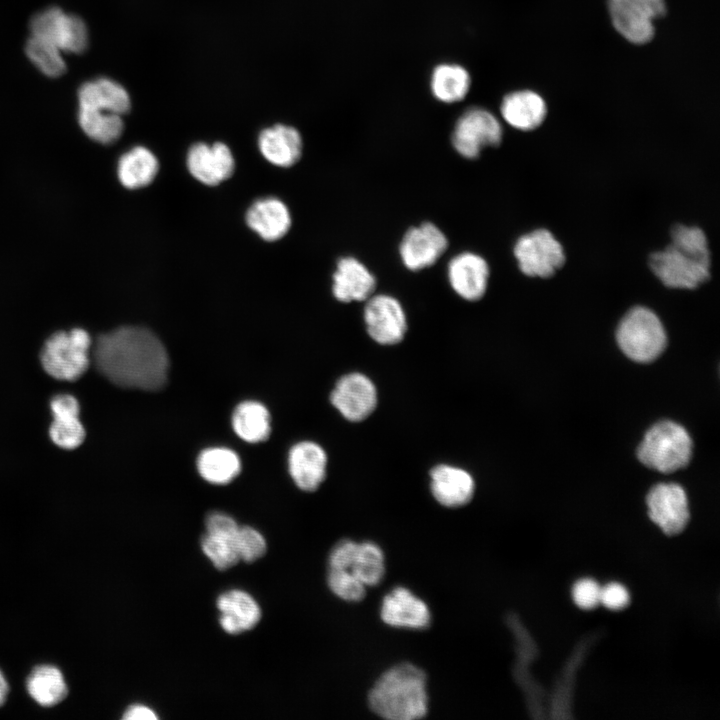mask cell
<instances>
[{
  "mask_svg": "<svg viewBox=\"0 0 720 720\" xmlns=\"http://www.w3.org/2000/svg\"><path fill=\"white\" fill-rule=\"evenodd\" d=\"M93 358L99 372L123 388L157 390L167 380L166 349L143 327L123 326L99 336Z\"/></svg>",
  "mask_w": 720,
  "mask_h": 720,
  "instance_id": "1",
  "label": "cell"
},
{
  "mask_svg": "<svg viewBox=\"0 0 720 720\" xmlns=\"http://www.w3.org/2000/svg\"><path fill=\"white\" fill-rule=\"evenodd\" d=\"M653 274L667 287L694 289L710 278V252L705 233L698 227L675 225L671 243L649 258Z\"/></svg>",
  "mask_w": 720,
  "mask_h": 720,
  "instance_id": "2",
  "label": "cell"
},
{
  "mask_svg": "<svg viewBox=\"0 0 720 720\" xmlns=\"http://www.w3.org/2000/svg\"><path fill=\"white\" fill-rule=\"evenodd\" d=\"M425 672L411 663H400L383 672L368 694L370 709L389 720H416L428 712Z\"/></svg>",
  "mask_w": 720,
  "mask_h": 720,
  "instance_id": "3",
  "label": "cell"
},
{
  "mask_svg": "<svg viewBox=\"0 0 720 720\" xmlns=\"http://www.w3.org/2000/svg\"><path fill=\"white\" fill-rule=\"evenodd\" d=\"M692 454L688 432L672 421L653 425L639 445L637 456L647 467L662 473H672L685 467Z\"/></svg>",
  "mask_w": 720,
  "mask_h": 720,
  "instance_id": "4",
  "label": "cell"
},
{
  "mask_svg": "<svg viewBox=\"0 0 720 720\" xmlns=\"http://www.w3.org/2000/svg\"><path fill=\"white\" fill-rule=\"evenodd\" d=\"M616 338L620 349L630 359L648 363L665 349L667 337L658 316L650 309L636 306L619 323Z\"/></svg>",
  "mask_w": 720,
  "mask_h": 720,
  "instance_id": "5",
  "label": "cell"
},
{
  "mask_svg": "<svg viewBox=\"0 0 720 720\" xmlns=\"http://www.w3.org/2000/svg\"><path fill=\"white\" fill-rule=\"evenodd\" d=\"M91 338L82 328L51 335L41 350V364L53 378L74 381L88 369Z\"/></svg>",
  "mask_w": 720,
  "mask_h": 720,
  "instance_id": "6",
  "label": "cell"
},
{
  "mask_svg": "<svg viewBox=\"0 0 720 720\" xmlns=\"http://www.w3.org/2000/svg\"><path fill=\"white\" fill-rule=\"evenodd\" d=\"M513 253L520 271L528 277H551L565 262L561 243L546 229L522 235Z\"/></svg>",
  "mask_w": 720,
  "mask_h": 720,
  "instance_id": "7",
  "label": "cell"
},
{
  "mask_svg": "<svg viewBox=\"0 0 720 720\" xmlns=\"http://www.w3.org/2000/svg\"><path fill=\"white\" fill-rule=\"evenodd\" d=\"M30 36L42 40L61 53H81L88 44V30L82 19L55 7L32 18Z\"/></svg>",
  "mask_w": 720,
  "mask_h": 720,
  "instance_id": "8",
  "label": "cell"
},
{
  "mask_svg": "<svg viewBox=\"0 0 720 720\" xmlns=\"http://www.w3.org/2000/svg\"><path fill=\"white\" fill-rule=\"evenodd\" d=\"M503 130L499 120L488 110L469 108L455 123L451 142L458 154L476 159L485 147H496L502 141Z\"/></svg>",
  "mask_w": 720,
  "mask_h": 720,
  "instance_id": "9",
  "label": "cell"
},
{
  "mask_svg": "<svg viewBox=\"0 0 720 720\" xmlns=\"http://www.w3.org/2000/svg\"><path fill=\"white\" fill-rule=\"evenodd\" d=\"M664 0H609L615 29L628 41L644 44L654 35L653 21L664 15Z\"/></svg>",
  "mask_w": 720,
  "mask_h": 720,
  "instance_id": "10",
  "label": "cell"
},
{
  "mask_svg": "<svg viewBox=\"0 0 720 720\" xmlns=\"http://www.w3.org/2000/svg\"><path fill=\"white\" fill-rule=\"evenodd\" d=\"M366 301L364 321L370 337L382 345L401 342L407 331V319L401 303L386 294L372 295Z\"/></svg>",
  "mask_w": 720,
  "mask_h": 720,
  "instance_id": "11",
  "label": "cell"
},
{
  "mask_svg": "<svg viewBox=\"0 0 720 720\" xmlns=\"http://www.w3.org/2000/svg\"><path fill=\"white\" fill-rule=\"evenodd\" d=\"M448 247L443 231L431 222L411 227L404 234L399 253L404 266L419 271L434 265Z\"/></svg>",
  "mask_w": 720,
  "mask_h": 720,
  "instance_id": "12",
  "label": "cell"
},
{
  "mask_svg": "<svg viewBox=\"0 0 720 720\" xmlns=\"http://www.w3.org/2000/svg\"><path fill=\"white\" fill-rule=\"evenodd\" d=\"M330 401L345 419L359 422L366 419L376 408L377 390L364 374L350 373L338 380L330 395Z\"/></svg>",
  "mask_w": 720,
  "mask_h": 720,
  "instance_id": "13",
  "label": "cell"
},
{
  "mask_svg": "<svg viewBox=\"0 0 720 720\" xmlns=\"http://www.w3.org/2000/svg\"><path fill=\"white\" fill-rule=\"evenodd\" d=\"M649 516L666 534L680 533L689 519L687 496L676 483H660L647 495Z\"/></svg>",
  "mask_w": 720,
  "mask_h": 720,
  "instance_id": "14",
  "label": "cell"
},
{
  "mask_svg": "<svg viewBox=\"0 0 720 720\" xmlns=\"http://www.w3.org/2000/svg\"><path fill=\"white\" fill-rule=\"evenodd\" d=\"M380 617L388 626L422 630L431 623L428 605L409 589L398 586L382 600Z\"/></svg>",
  "mask_w": 720,
  "mask_h": 720,
  "instance_id": "15",
  "label": "cell"
},
{
  "mask_svg": "<svg viewBox=\"0 0 720 720\" xmlns=\"http://www.w3.org/2000/svg\"><path fill=\"white\" fill-rule=\"evenodd\" d=\"M186 164L190 174L201 183L218 185L234 171L235 162L229 147L224 143H196L187 153Z\"/></svg>",
  "mask_w": 720,
  "mask_h": 720,
  "instance_id": "16",
  "label": "cell"
},
{
  "mask_svg": "<svg viewBox=\"0 0 720 720\" xmlns=\"http://www.w3.org/2000/svg\"><path fill=\"white\" fill-rule=\"evenodd\" d=\"M447 275L456 294L467 301H477L486 293L490 270L482 256L462 252L449 261Z\"/></svg>",
  "mask_w": 720,
  "mask_h": 720,
  "instance_id": "17",
  "label": "cell"
},
{
  "mask_svg": "<svg viewBox=\"0 0 720 720\" xmlns=\"http://www.w3.org/2000/svg\"><path fill=\"white\" fill-rule=\"evenodd\" d=\"M332 282L334 297L344 303L366 301L376 287V278L371 271L351 256L338 260Z\"/></svg>",
  "mask_w": 720,
  "mask_h": 720,
  "instance_id": "18",
  "label": "cell"
},
{
  "mask_svg": "<svg viewBox=\"0 0 720 720\" xmlns=\"http://www.w3.org/2000/svg\"><path fill=\"white\" fill-rule=\"evenodd\" d=\"M431 491L436 501L456 508L469 503L475 490L474 479L466 470L447 464L435 466L431 472Z\"/></svg>",
  "mask_w": 720,
  "mask_h": 720,
  "instance_id": "19",
  "label": "cell"
},
{
  "mask_svg": "<svg viewBox=\"0 0 720 720\" xmlns=\"http://www.w3.org/2000/svg\"><path fill=\"white\" fill-rule=\"evenodd\" d=\"M288 464L295 484L304 491H314L325 479L327 455L317 443L302 441L291 448Z\"/></svg>",
  "mask_w": 720,
  "mask_h": 720,
  "instance_id": "20",
  "label": "cell"
},
{
  "mask_svg": "<svg viewBox=\"0 0 720 720\" xmlns=\"http://www.w3.org/2000/svg\"><path fill=\"white\" fill-rule=\"evenodd\" d=\"M219 623L228 634H240L254 628L261 618L257 601L246 591L232 589L217 598Z\"/></svg>",
  "mask_w": 720,
  "mask_h": 720,
  "instance_id": "21",
  "label": "cell"
},
{
  "mask_svg": "<svg viewBox=\"0 0 720 720\" xmlns=\"http://www.w3.org/2000/svg\"><path fill=\"white\" fill-rule=\"evenodd\" d=\"M302 138L293 127L278 124L264 129L258 138L263 157L279 167L294 165L302 154Z\"/></svg>",
  "mask_w": 720,
  "mask_h": 720,
  "instance_id": "22",
  "label": "cell"
},
{
  "mask_svg": "<svg viewBox=\"0 0 720 720\" xmlns=\"http://www.w3.org/2000/svg\"><path fill=\"white\" fill-rule=\"evenodd\" d=\"M500 111L505 122L511 127L530 131L543 123L547 108L544 99L536 92L519 90L503 98Z\"/></svg>",
  "mask_w": 720,
  "mask_h": 720,
  "instance_id": "23",
  "label": "cell"
},
{
  "mask_svg": "<svg viewBox=\"0 0 720 720\" xmlns=\"http://www.w3.org/2000/svg\"><path fill=\"white\" fill-rule=\"evenodd\" d=\"M247 225L266 241L282 238L289 230L291 217L287 206L274 197L255 201L246 213Z\"/></svg>",
  "mask_w": 720,
  "mask_h": 720,
  "instance_id": "24",
  "label": "cell"
},
{
  "mask_svg": "<svg viewBox=\"0 0 720 720\" xmlns=\"http://www.w3.org/2000/svg\"><path fill=\"white\" fill-rule=\"evenodd\" d=\"M130 104L127 91L110 79L87 82L79 90V108L82 109L122 116L129 111Z\"/></svg>",
  "mask_w": 720,
  "mask_h": 720,
  "instance_id": "25",
  "label": "cell"
},
{
  "mask_svg": "<svg viewBox=\"0 0 720 720\" xmlns=\"http://www.w3.org/2000/svg\"><path fill=\"white\" fill-rule=\"evenodd\" d=\"M26 689L30 697L44 707L59 704L68 692L63 673L51 664L35 666L27 677Z\"/></svg>",
  "mask_w": 720,
  "mask_h": 720,
  "instance_id": "26",
  "label": "cell"
},
{
  "mask_svg": "<svg viewBox=\"0 0 720 720\" xmlns=\"http://www.w3.org/2000/svg\"><path fill=\"white\" fill-rule=\"evenodd\" d=\"M159 163L155 155L143 146H136L124 153L118 161V178L128 189L149 185L157 175Z\"/></svg>",
  "mask_w": 720,
  "mask_h": 720,
  "instance_id": "27",
  "label": "cell"
},
{
  "mask_svg": "<svg viewBox=\"0 0 720 720\" xmlns=\"http://www.w3.org/2000/svg\"><path fill=\"white\" fill-rule=\"evenodd\" d=\"M235 433L244 441L257 443L270 434V414L267 408L256 401L240 403L232 415Z\"/></svg>",
  "mask_w": 720,
  "mask_h": 720,
  "instance_id": "28",
  "label": "cell"
},
{
  "mask_svg": "<svg viewBox=\"0 0 720 720\" xmlns=\"http://www.w3.org/2000/svg\"><path fill=\"white\" fill-rule=\"evenodd\" d=\"M199 474L206 481L223 485L232 481L241 470L238 455L231 449L214 447L203 450L197 459Z\"/></svg>",
  "mask_w": 720,
  "mask_h": 720,
  "instance_id": "29",
  "label": "cell"
},
{
  "mask_svg": "<svg viewBox=\"0 0 720 720\" xmlns=\"http://www.w3.org/2000/svg\"><path fill=\"white\" fill-rule=\"evenodd\" d=\"M470 76L465 68L457 64H440L431 76L433 96L447 104L461 101L470 88Z\"/></svg>",
  "mask_w": 720,
  "mask_h": 720,
  "instance_id": "30",
  "label": "cell"
},
{
  "mask_svg": "<svg viewBox=\"0 0 720 720\" xmlns=\"http://www.w3.org/2000/svg\"><path fill=\"white\" fill-rule=\"evenodd\" d=\"M366 587L378 585L385 574V557L380 546L371 541L357 542L349 567Z\"/></svg>",
  "mask_w": 720,
  "mask_h": 720,
  "instance_id": "31",
  "label": "cell"
},
{
  "mask_svg": "<svg viewBox=\"0 0 720 720\" xmlns=\"http://www.w3.org/2000/svg\"><path fill=\"white\" fill-rule=\"evenodd\" d=\"M79 124L84 133L101 144H111L118 140L123 132L122 116L79 108Z\"/></svg>",
  "mask_w": 720,
  "mask_h": 720,
  "instance_id": "32",
  "label": "cell"
},
{
  "mask_svg": "<svg viewBox=\"0 0 720 720\" xmlns=\"http://www.w3.org/2000/svg\"><path fill=\"white\" fill-rule=\"evenodd\" d=\"M235 534L206 532L202 537L203 553L219 570H226L240 561L234 541Z\"/></svg>",
  "mask_w": 720,
  "mask_h": 720,
  "instance_id": "33",
  "label": "cell"
},
{
  "mask_svg": "<svg viewBox=\"0 0 720 720\" xmlns=\"http://www.w3.org/2000/svg\"><path fill=\"white\" fill-rule=\"evenodd\" d=\"M26 54L33 64L49 77H58L65 71L62 53L38 38H28Z\"/></svg>",
  "mask_w": 720,
  "mask_h": 720,
  "instance_id": "34",
  "label": "cell"
},
{
  "mask_svg": "<svg viewBox=\"0 0 720 720\" xmlns=\"http://www.w3.org/2000/svg\"><path fill=\"white\" fill-rule=\"evenodd\" d=\"M51 440L64 449H74L85 439V429L79 415H55L49 428Z\"/></svg>",
  "mask_w": 720,
  "mask_h": 720,
  "instance_id": "35",
  "label": "cell"
},
{
  "mask_svg": "<svg viewBox=\"0 0 720 720\" xmlns=\"http://www.w3.org/2000/svg\"><path fill=\"white\" fill-rule=\"evenodd\" d=\"M327 583L331 592L347 602H359L366 595V586L348 569L328 568Z\"/></svg>",
  "mask_w": 720,
  "mask_h": 720,
  "instance_id": "36",
  "label": "cell"
},
{
  "mask_svg": "<svg viewBox=\"0 0 720 720\" xmlns=\"http://www.w3.org/2000/svg\"><path fill=\"white\" fill-rule=\"evenodd\" d=\"M234 541L239 560L248 563L259 559L266 551L264 536L252 527H239Z\"/></svg>",
  "mask_w": 720,
  "mask_h": 720,
  "instance_id": "37",
  "label": "cell"
},
{
  "mask_svg": "<svg viewBox=\"0 0 720 720\" xmlns=\"http://www.w3.org/2000/svg\"><path fill=\"white\" fill-rule=\"evenodd\" d=\"M600 591L601 587L596 581L584 578L574 584L573 600L582 609H593L600 603Z\"/></svg>",
  "mask_w": 720,
  "mask_h": 720,
  "instance_id": "38",
  "label": "cell"
},
{
  "mask_svg": "<svg viewBox=\"0 0 720 720\" xmlns=\"http://www.w3.org/2000/svg\"><path fill=\"white\" fill-rule=\"evenodd\" d=\"M629 599L628 591L619 583H609L601 587L600 602L608 609H622L629 603Z\"/></svg>",
  "mask_w": 720,
  "mask_h": 720,
  "instance_id": "39",
  "label": "cell"
},
{
  "mask_svg": "<svg viewBox=\"0 0 720 720\" xmlns=\"http://www.w3.org/2000/svg\"><path fill=\"white\" fill-rule=\"evenodd\" d=\"M239 526L229 515L222 512H213L206 519V532L220 534H235Z\"/></svg>",
  "mask_w": 720,
  "mask_h": 720,
  "instance_id": "40",
  "label": "cell"
},
{
  "mask_svg": "<svg viewBox=\"0 0 720 720\" xmlns=\"http://www.w3.org/2000/svg\"><path fill=\"white\" fill-rule=\"evenodd\" d=\"M52 415H79L80 405L77 399L70 394L54 396L50 402Z\"/></svg>",
  "mask_w": 720,
  "mask_h": 720,
  "instance_id": "41",
  "label": "cell"
},
{
  "mask_svg": "<svg viewBox=\"0 0 720 720\" xmlns=\"http://www.w3.org/2000/svg\"><path fill=\"white\" fill-rule=\"evenodd\" d=\"M122 718L125 720H155L158 716L150 707L134 704L126 709Z\"/></svg>",
  "mask_w": 720,
  "mask_h": 720,
  "instance_id": "42",
  "label": "cell"
},
{
  "mask_svg": "<svg viewBox=\"0 0 720 720\" xmlns=\"http://www.w3.org/2000/svg\"><path fill=\"white\" fill-rule=\"evenodd\" d=\"M9 692L8 682L0 670V706L3 705L7 699Z\"/></svg>",
  "mask_w": 720,
  "mask_h": 720,
  "instance_id": "43",
  "label": "cell"
}]
</instances>
